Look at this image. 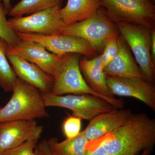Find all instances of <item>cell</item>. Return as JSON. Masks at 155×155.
<instances>
[{
    "instance_id": "cell-1",
    "label": "cell",
    "mask_w": 155,
    "mask_h": 155,
    "mask_svg": "<svg viewBox=\"0 0 155 155\" xmlns=\"http://www.w3.org/2000/svg\"><path fill=\"white\" fill-rule=\"evenodd\" d=\"M94 140L110 155H139L145 150L153 148L155 119L145 113L132 114L116 130Z\"/></svg>"
},
{
    "instance_id": "cell-2",
    "label": "cell",
    "mask_w": 155,
    "mask_h": 155,
    "mask_svg": "<svg viewBox=\"0 0 155 155\" xmlns=\"http://www.w3.org/2000/svg\"><path fill=\"white\" fill-rule=\"evenodd\" d=\"M12 91L9 101L0 109V122L48 117L38 89L17 77Z\"/></svg>"
},
{
    "instance_id": "cell-3",
    "label": "cell",
    "mask_w": 155,
    "mask_h": 155,
    "mask_svg": "<svg viewBox=\"0 0 155 155\" xmlns=\"http://www.w3.org/2000/svg\"><path fill=\"white\" fill-rule=\"evenodd\" d=\"M106 15L115 23L123 22L155 29V7L151 0H100Z\"/></svg>"
},
{
    "instance_id": "cell-4",
    "label": "cell",
    "mask_w": 155,
    "mask_h": 155,
    "mask_svg": "<svg viewBox=\"0 0 155 155\" xmlns=\"http://www.w3.org/2000/svg\"><path fill=\"white\" fill-rule=\"evenodd\" d=\"M119 34L132 51L143 77L154 84L155 64L151 56L152 30L145 26L125 22L116 23Z\"/></svg>"
},
{
    "instance_id": "cell-5",
    "label": "cell",
    "mask_w": 155,
    "mask_h": 155,
    "mask_svg": "<svg viewBox=\"0 0 155 155\" xmlns=\"http://www.w3.org/2000/svg\"><path fill=\"white\" fill-rule=\"evenodd\" d=\"M114 34H119L117 25L101 9L82 21L66 25L60 33L85 40L97 52L103 51L106 40Z\"/></svg>"
},
{
    "instance_id": "cell-6",
    "label": "cell",
    "mask_w": 155,
    "mask_h": 155,
    "mask_svg": "<svg viewBox=\"0 0 155 155\" xmlns=\"http://www.w3.org/2000/svg\"><path fill=\"white\" fill-rule=\"evenodd\" d=\"M45 105L67 108L73 116L81 119L91 120L100 114L115 108L101 98L90 94H69L58 96L51 93L43 94Z\"/></svg>"
},
{
    "instance_id": "cell-7",
    "label": "cell",
    "mask_w": 155,
    "mask_h": 155,
    "mask_svg": "<svg viewBox=\"0 0 155 155\" xmlns=\"http://www.w3.org/2000/svg\"><path fill=\"white\" fill-rule=\"evenodd\" d=\"M61 6L38 11L27 17L8 19L9 25L16 32L43 35L60 34L66 25L60 15Z\"/></svg>"
},
{
    "instance_id": "cell-8",
    "label": "cell",
    "mask_w": 155,
    "mask_h": 155,
    "mask_svg": "<svg viewBox=\"0 0 155 155\" xmlns=\"http://www.w3.org/2000/svg\"><path fill=\"white\" fill-rule=\"evenodd\" d=\"M81 58V55L79 54H67L60 70L54 78L51 93L58 96L67 94H90L103 99L93 91L84 79L79 67Z\"/></svg>"
},
{
    "instance_id": "cell-9",
    "label": "cell",
    "mask_w": 155,
    "mask_h": 155,
    "mask_svg": "<svg viewBox=\"0 0 155 155\" xmlns=\"http://www.w3.org/2000/svg\"><path fill=\"white\" fill-rule=\"evenodd\" d=\"M20 40L29 41L41 45L50 52L57 55L77 54L93 57L97 51L83 39L68 35H43L16 32Z\"/></svg>"
},
{
    "instance_id": "cell-10",
    "label": "cell",
    "mask_w": 155,
    "mask_h": 155,
    "mask_svg": "<svg viewBox=\"0 0 155 155\" xmlns=\"http://www.w3.org/2000/svg\"><path fill=\"white\" fill-rule=\"evenodd\" d=\"M6 53L24 58L36 65L54 78L67 55L55 54L50 52L39 44L23 40H20L13 45H8Z\"/></svg>"
},
{
    "instance_id": "cell-11",
    "label": "cell",
    "mask_w": 155,
    "mask_h": 155,
    "mask_svg": "<svg viewBox=\"0 0 155 155\" xmlns=\"http://www.w3.org/2000/svg\"><path fill=\"white\" fill-rule=\"evenodd\" d=\"M111 94L131 97L141 101L155 111V87L143 78L106 76Z\"/></svg>"
},
{
    "instance_id": "cell-12",
    "label": "cell",
    "mask_w": 155,
    "mask_h": 155,
    "mask_svg": "<svg viewBox=\"0 0 155 155\" xmlns=\"http://www.w3.org/2000/svg\"><path fill=\"white\" fill-rule=\"evenodd\" d=\"M43 127L35 119L0 122V151L11 149L25 142L40 138Z\"/></svg>"
},
{
    "instance_id": "cell-13",
    "label": "cell",
    "mask_w": 155,
    "mask_h": 155,
    "mask_svg": "<svg viewBox=\"0 0 155 155\" xmlns=\"http://www.w3.org/2000/svg\"><path fill=\"white\" fill-rule=\"evenodd\" d=\"M81 72L87 84L93 91L116 109H122L124 102L122 99H116L108 88L106 75L101 64L100 56L92 59L81 58L79 61Z\"/></svg>"
},
{
    "instance_id": "cell-14",
    "label": "cell",
    "mask_w": 155,
    "mask_h": 155,
    "mask_svg": "<svg viewBox=\"0 0 155 155\" xmlns=\"http://www.w3.org/2000/svg\"><path fill=\"white\" fill-rule=\"evenodd\" d=\"M6 56L17 77L35 87L43 94L51 92L54 83L52 76L19 56L8 53Z\"/></svg>"
},
{
    "instance_id": "cell-15",
    "label": "cell",
    "mask_w": 155,
    "mask_h": 155,
    "mask_svg": "<svg viewBox=\"0 0 155 155\" xmlns=\"http://www.w3.org/2000/svg\"><path fill=\"white\" fill-rule=\"evenodd\" d=\"M132 114L130 110L114 108L92 119L82 132L89 141L96 140L120 127Z\"/></svg>"
},
{
    "instance_id": "cell-16",
    "label": "cell",
    "mask_w": 155,
    "mask_h": 155,
    "mask_svg": "<svg viewBox=\"0 0 155 155\" xmlns=\"http://www.w3.org/2000/svg\"><path fill=\"white\" fill-rule=\"evenodd\" d=\"M117 54L104 68L106 76L143 78L140 68L132 56L129 47L120 35L117 38Z\"/></svg>"
},
{
    "instance_id": "cell-17",
    "label": "cell",
    "mask_w": 155,
    "mask_h": 155,
    "mask_svg": "<svg viewBox=\"0 0 155 155\" xmlns=\"http://www.w3.org/2000/svg\"><path fill=\"white\" fill-rule=\"evenodd\" d=\"M100 0H67L60 9V15L66 25L80 22L90 17L101 9Z\"/></svg>"
},
{
    "instance_id": "cell-18",
    "label": "cell",
    "mask_w": 155,
    "mask_h": 155,
    "mask_svg": "<svg viewBox=\"0 0 155 155\" xmlns=\"http://www.w3.org/2000/svg\"><path fill=\"white\" fill-rule=\"evenodd\" d=\"M47 141L54 155H87L89 140L82 131L76 136L59 142L58 138L52 137Z\"/></svg>"
},
{
    "instance_id": "cell-19",
    "label": "cell",
    "mask_w": 155,
    "mask_h": 155,
    "mask_svg": "<svg viewBox=\"0 0 155 155\" xmlns=\"http://www.w3.org/2000/svg\"><path fill=\"white\" fill-rule=\"evenodd\" d=\"M63 0H21L11 8L8 14L11 17H21L38 11L61 6Z\"/></svg>"
},
{
    "instance_id": "cell-20",
    "label": "cell",
    "mask_w": 155,
    "mask_h": 155,
    "mask_svg": "<svg viewBox=\"0 0 155 155\" xmlns=\"http://www.w3.org/2000/svg\"><path fill=\"white\" fill-rule=\"evenodd\" d=\"M8 44L0 38V87L6 92L13 91L17 76L6 56Z\"/></svg>"
},
{
    "instance_id": "cell-21",
    "label": "cell",
    "mask_w": 155,
    "mask_h": 155,
    "mask_svg": "<svg viewBox=\"0 0 155 155\" xmlns=\"http://www.w3.org/2000/svg\"><path fill=\"white\" fill-rule=\"evenodd\" d=\"M8 14L2 2L0 0V38L5 41L8 46H12L16 44L20 39L9 25L6 17Z\"/></svg>"
},
{
    "instance_id": "cell-22",
    "label": "cell",
    "mask_w": 155,
    "mask_h": 155,
    "mask_svg": "<svg viewBox=\"0 0 155 155\" xmlns=\"http://www.w3.org/2000/svg\"><path fill=\"white\" fill-rule=\"evenodd\" d=\"M119 35V34L111 35L106 40L103 53L100 55L101 64L103 70L118 53L117 38Z\"/></svg>"
},
{
    "instance_id": "cell-23",
    "label": "cell",
    "mask_w": 155,
    "mask_h": 155,
    "mask_svg": "<svg viewBox=\"0 0 155 155\" xmlns=\"http://www.w3.org/2000/svg\"><path fill=\"white\" fill-rule=\"evenodd\" d=\"M38 140H28L19 146L1 152L0 155H37L35 149Z\"/></svg>"
},
{
    "instance_id": "cell-24",
    "label": "cell",
    "mask_w": 155,
    "mask_h": 155,
    "mask_svg": "<svg viewBox=\"0 0 155 155\" xmlns=\"http://www.w3.org/2000/svg\"><path fill=\"white\" fill-rule=\"evenodd\" d=\"M81 119L75 116H69L64 121L63 131L67 139L76 136L81 132Z\"/></svg>"
},
{
    "instance_id": "cell-25",
    "label": "cell",
    "mask_w": 155,
    "mask_h": 155,
    "mask_svg": "<svg viewBox=\"0 0 155 155\" xmlns=\"http://www.w3.org/2000/svg\"><path fill=\"white\" fill-rule=\"evenodd\" d=\"M87 155H110L101 144L95 141H89Z\"/></svg>"
},
{
    "instance_id": "cell-26",
    "label": "cell",
    "mask_w": 155,
    "mask_h": 155,
    "mask_svg": "<svg viewBox=\"0 0 155 155\" xmlns=\"http://www.w3.org/2000/svg\"><path fill=\"white\" fill-rule=\"evenodd\" d=\"M35 149L42 155H54L50 149L47 140H44L37 145Z\"/></svg>"
},
{
    "instance_id": "cell-27",
    "label": "cell",
    "mask_w": 155,
    "mask_h": 155,
    "mask_svg": "<svg viewBox=\"0 0 155 155\" xmlns=\"http://www.w3.org/2000/svg\"><path fill=\"white\" fill-rule=\"evenodd\" d=\"M151 56L153 63L155 64V29L152 30L151 43Z\"/></svg>"
},
{
    "instance_id": "cell-28",
    "label": "cell",
    "mask_w": 155,
    "mask_h": 155,
    "mask_svg": "<svg viewBox=\"0 0 155 155\" xmlns=\"http://www.w3.org/2000/svg\"><path fill=\"white\" fill-rule=\"evenodd\" d=\"M1 1L2 2L3 5H4L6 11L8 13L9 11L11 8V0H1Z\"/></svg>"
},
{
    "instance_id": "cell-29",
    "label": "cell",
    "mask_w": 155,
    "mask_h": 155,
    "mask_svg": "<svg viewBox=\"0 0 155 155\" xmlns=\"http://www.w3.org/2000/svg\"><path fill=\"white\" fill-rule=\"evenodd\" d=\"M153 148H149L144 150L139 155H150Z\"/></svg>"
},
{
    "instance_id": "cell-30",
    "label": "cell",
    "mask_w": 155,
    "mask_h": 155,
    "mask_svg": "<svg viewBox=\"0 0 155 155\" xmlns=\"http://www.w3.org/2000/svg\"><path fill=\"white\" fill-rule=\"evenodd\" d=\"M35 152L36 153L37 155H42L36 149H35Z\"/></svg>"
},
{
    "instance_id": "cell-31",
    "label": "cell",
    "mask_w": 155,
    "mask_h": 155,
    "mask_svg": "<svg viewBox=\"0 0 155 155\" xmlns=\"http://www.w3.org/2000/svg\"><path fill=\"white\" fill-rule=\"evenodd\" d=\"M151 2H152L153 3H155V0H151Z\"/></svg>"
},
{
    "instance_id": "cell-32",
    "label": "cell",
    "mask_w": 155,
    "mask_h": 155,
    "mask_svg": "<svg viewBox=\"0 0 155 155\" xmlns=\"http://www.w3.org/2000/svg\"><path fill=\"white\" fill-rule=\"evenodd\" d=\"M1 107H0V109H1Z\"/></svg>"
},
{
    "instance_id": "cell-33",
    "label": "cell",
    "mask_w": 155,
    "mask_h": 155,
    "mask_svg": "<svg viewBox=\"0 0 155 155\" xmlns=\"http://www.w3.org/2000/svg\"><path fill=\"white\" fill-rule=\"evenodd\" d=\"M0 153H1V151H0Z\"/></svg>"
}]
</instances>
